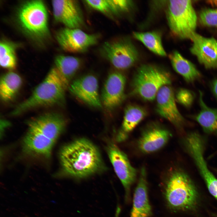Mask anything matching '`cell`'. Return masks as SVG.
Returning <instances> with one entry per match:
<instances>
[{"label":"cell","instance_id":"obj_1","mask_svg":"<svg viewBox=\"0 0 217 217\" xmlns=\"http://www.w3.org/2000/svg\"><path fill=\"white\" fill-rule=\"evenodd\" d=\"M59 157L64 174L75 178H86L105 169L99 149L85 138L77 139L64 146Z\"/></svg>","mask_w":217,"mask_h":217},{"label":"cell","instance_id":"obj_2","mask_svg":"<svg viewBox=\"0 0 217 217\" xmlns=\"http://www.w3.org/2000/svg\"><path fill=\"white\" fill-rule=\"evenodd\" d=\"M66 89L54 66L35 88L29 98L18 105L11 114L13 116L18 115L40 106L62 105L65 101Z\"/></svg>","mask_w":217,"mask_h":217},{"label":"cell","instance_id":"obj_3","mask_svg":"<svg viewBox=\"0 0 217 217\" xmlns=\"http://www.w3.org/2000/svg\"><path fill=\"white\" fill-rule=\"evenodd\" d=\"M164 194L168 206L175 210L193 208L198 198L197 190L190 178L178 169L169 173L165 184Z\"/></svg>","mask_w":217,"mask_h":217},{"label":"cell","instance_id":"obj_4","mask_svg":"<svg viewBox=\"0 0 217 217\" xmlns=\"http://www.w3.org/2000/svg\"><path fill=\"white\" fill-rule=\"evenodd\" d=\"M171 77L166 70L156 65L144 64L135 71L131 83L132 95L144 100L152 101L162 86L170 85Z\"/></svg>","mask_w":217,"mask_h":217},{"label":"cell","instance_id":"obj_5","mask_svg":"<svg viewBox=\"0 0 217 217\" xmlns=\"http://www.w3.org/2000/svg\"><path fill=\"white\" fill-rule=\"evenodd\" d=\"M17 19L22 30L31 37L40 40L48 36V14L42 1L30 0L23 3L17 11Z\"/></svg>","mask_w":217,"mask_h":217},{"label":"cell","instance_id":"obj_6","mask_svg":"<svg viewBox=\"0 0 217 217\" xmlns=\"http://www.w3.org/2000/svg\"><path fill=\"white\" fill-rule=\"evenodd\" d=\"M166 18L171 32L182 39H190L195 33L197 17L190 0H170Z\"/></svg>","mask_w":217,"mask_h":217},{"label":"cell","instance_id":"obj_7","mask_svg":"<svg viewBox=\"0 0 217 217\" xmlns=\"http://www.w3.org/2000/svg\"><path fill=\"white\" fill-rule=\"evenodd\" d=\"M102 48L105 58L118 69L124 70L131 67L138 58L137 49L128 40L106 42Z\"/></svg>","mask_w":217,"mask_h":217},{"label":"cell","instance_id":"obj_8","mask_svg":"<svg viewBox=\"0 0 217 217\" xmlns=\"http://www.w3.org/2000/svg\"><path fill=\"white\" fill-rule=\"evenodd\" d=\"M106 149L115 171L124 189L126 198H127L131 187L136 179V169L131 165L126 155L114 143H108Z\"/></svg>","mask_w":217,"mask_h":217},{"label":"cell","instance_id":"obj_9","mask_svg":"<svg viewBox=\"0 0 217 217\" xmlns=\"http://www.w3.org/2000/svg\"><path fill=\"white\" fill-rule=\"evenodd\" d=\"M56 39L61 47L71 52L77 53L86 51L95 44L99 36L86 33L80 28L65 27L56 34Z\"/></svg>","mask_w":217,"mask_h":217},{"label":"cell","instance_id":"obj_10","mask_svg":"<svg viewBox=\"0 0 217 217\" xmlns=\"http://www.w3.org/2000/svg\"><path fill=\"white\" fill-rule=\"evenodd\" d=\"M156 99V110L158 114L176 128H181L185 121L178 108L175 95L170 85H165L161 88Z\"/></svg>","mask_w":217,"mask_h":217},{"label":"cell","instance_id":"obj_11","mask_svg":"<svg viewBox=\"0 0 217 217\" xmlns=\"http://www.w3.org/2000/svg\"><path fill=\"white\" fill-rule=\"evenodd\" d=\"M27 124L28 130L39 133L55 142L64 130L66 122L61 115L52 112L33 118Z\"/></svg>","mask_w":217,"mask_h":217},{"label":"cell","instance_id":"obj_12","mask_svg":"<svg viewBox=\"0 0 217 217\" xmlns=\"http://www.w3.org/2000/svg\"><path fill=\"white\" fill-rule=\"evenodd\" d=\"M55 19L66 27L80 28L84 19L78 2L75 0H53L52 2Z\"/></svg>","mask_w":217,"mask_h":217},{"label":"cell","instance_id":"obj_13","mask_svg":"<svg viewBox=\"0 0 217 217\" xmlns=\"http://www.w3.org/2000/svg\"><path fill=\"white\" fill-rule=\"evenodd\" d=\"M190 39L193 42L190 50L199 62L207 69H217V40L195 33Z\"/></svg>","mask_w":217,"mask_h":217},{"label":"cell","instance_id":"obj_14","mask_svg":"<svg viewBox=\"0 0 217 217\" xmlns=\"http://www.w3.org/2000/svg\"><path fill=\"white\" fill-rule=\"evenodd\" d=\"M98 83L96 77L87 74L74 80L68 88L74 95L91 106L102 107L98 91Z\"/></svg>","mask_w":217,"mask_h":217},{"label":"cell","instance_id":"obj_15","mask_svg":"<svg viewBox=\"0 0 217 217\" xmlns=\"http://www.w3.org/2000/svg\"><path fill=\"white\" fill-rule=\"evenodd\" d=\"M126 83V77L121 73L115 71L109 74L102 93V102L106 108L112 109L122 102L125 97Z\"/></svg>","mask_w":217,"mask_h":217},{"label":"cell","instance_id":"obj_16","mask_svg":"<svg viewBox=\"0 0 217 217\" xmlns=\"http://www.w3.org/2000/svg\"><path fill=\"white\" fill-rule=\"evenodd\" d=\"M171 136L166 128L158 124H151L142 132L137 141L138 148L144 154L154 153L165 146Z\"/></svg>","mask_w":217,"mask_h":217},{"label":"cell","instance_id":"obj_17","mask_svg":"<svg viewBox=\"0 0 217 217\" xmlns=\"http://www.w3.org/2000/svg\"><path fill=\"white\" fill-rule=\"evenodd\" d=\"M146 176V169L143 167L141 168L138 182L134 191L130 217H149L152 214Z\"/></svg>","mask_w":217,"mask_h":217},{"label":"cell","instance_id":"obj_18","mask_svg":"<svg viewBox=\"0 0 217 217\" xmlns=\"http://www.w3.org/2000/svg\"><path fill=\"white\" fill-rule=\"evenodd\" d=\"M147 114L146 110L142 106L132 104L127 106L124 110L122 125L117 135V141L120 142L125 140Z\"/></svg>","mask_w":217,"mask_h":217},{"label":"cell","instance_id":"obj_19","mask_svg":"<svg viewBox=\"0 0 217 217\" xmlns=\"http://www.w3.org/2000/svg\"><path fill=\"white\" fill-rule=\"evenodd\" d=\"M55 64L54 67L65 87L68 88L72 79L81 66V60L73 56L60 55L56 57Z\"/></svg>","mask_w":217,"mask_h":217},{"label":"cell","instance_id":"obj_20","mask_svg":"<svg viewBox=\"0 0 217 217\" xmlns=\"http://www.w3.org/2000/svg\"><path fill=\"white\" fill-rule=\"evenodd\" d=\"M169 58L174 70L187 82H193L200 77L201 74L195 65L178 51L172 52Z\"/></svg>","mask_w":217,"mask_h":217},{"label":"cell","instance_id":"obj_21","mask_svg":"<svg viewBox=\"0 0 217 217\" xmlns=\"http://www.w3.org/2000/svg\"><path fill=\"white\" fill-rule=\"evenodd\" d=\"M199 103L200 110L194 118L201 126L205 132L217 133V108H212L204 102L203 94L199 91Z\"/></svg>","mask_w":217,"mask_h":217},{"label":"cell","instance_id":"obj_22","mask_svg":"<svg viewBox=\"0 0 217 217\" xmlns=\"http://www.w3.org/2000/svg\"><path fill=\"white\" fill-rule=\"evenodd\" d=\"M22 83V79L17 73L10 71L4 74L0 79L1 99L5 102L11 100L18 92Z\"/></svg>","mask_w":217,"mask_h":217},{"label":"cell","instance_id":"obj_23","mask_svg":"<svg viewBox=\"0 0 217 217\" xmlns=\"http://www.w3.org/2000/svg\"><path fill=\"white\" fill-rule=\"evenodd\" d=\"M134 37L142 43L149 50L154 53L162 56L166 55L163 47L161 36L158 32L151 31L134 32Z\"/></svg>","mask_w":217,"mask_h":217},{"label":"cell","instance_id":"obj_24","mask_svg":"<svg viewBox=\"0 0 217 217\" xmlns=\"http://www.w3.org/2000/svg\"><path fill=\"white\" fill-rule=\"evenodd\" d=\"M15 46L7 41H1L0 43V64L3 68L8 69H14L17 65Z\"/></svg>","mask_w":217,"mask_h":217},{"label":"cell","instance_id":"obj_25","mask_svg":"<svg viewBox=\"0 0 217 217\" xmlns=\"http://www.w3.org/2000/svg\"><path fill=\"white\" fill-rule=\"evenodd\" d=\"M195 97V94L193 91L184 88L179 89L175 95L176 100L183 106L187 108L191 105Z\"/></svg>","mask_w":217,"mask_h":217},{"label":"cell","instance_id":"obj_26","mask_svg":"<svg viewBox=\"0 0 217 217\" xmlns=\"http://www.w3.org/2000/svg\"><path fill=\"white\" fill-rule=\"evenodd\" d=\"M200 19L204 25L217 27V9L209 8L203 10L200 13Z\"/></svg>","mask_w":217,"mask_h":217},{"label":"cell","instance_id":"obj_27","mask_svg":"<svg viewBox=\"0 0 217 217\" xmlns=\"http://www.w3.org/2000/svg\"><path fill=\"white\" fill-rule=\"evenodd\" d=\"M112 13L118 14L128 11L132 4V1L127 0H108Z\"/></svg>","mask_w":217,"mask_h":217},{"label":"cell","instance_id":"obj_28","mask_svg":"<svg viewBox=\"0 0 217 217\" xmlns=\"http://www.w3.org/2000/svg\"><path fill=\"white\" fill-rule=\"evenodd\" d=\"M90 7L100 12L105 14L112 13L108 0H86Z\"/></svg>","mask_w":217,"mask_h":217},{"label":"cell","instance_id":"obj_29","mask_svg":"<svg viewBox=\"0 0 217 217\" xmlns=\"http://www.w3.org/2000/svg\"><path fill=\"white\" fill-rule=\"evenodd\" d=\"M211 86L213 93L217 99V78L212 81Z\"/></svg>","mask_w":217,"mask_h":217},{"label":"cell","instance_id":"obj_30","mask_svg":"<svg viewBox=\"0 0 217 217\" xmlns=\"http://www.w3.org/2000/svg\"><path fill=\"white\" fill-rule=\"evenodd\" d=\"M207 2L212 6H217V0L208 1Z\"/></svg>","mask_w":217,"mask_h":217}]
</instances>
